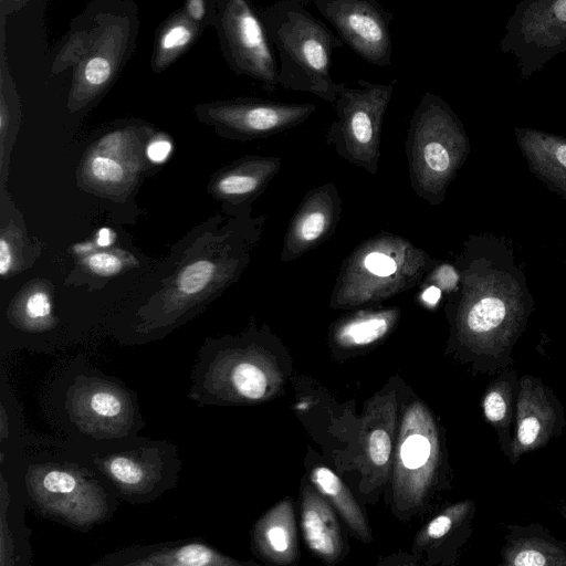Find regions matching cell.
Wrapping results in <instances>:
<instances>
[{"label":"cell","instance_id":"6da1fadb","mask_svg":"<svg viewBox=\"0 0 566 566\" xmlns=\"http://www.w3.org/2000/svg\"><path fill=\"white\" fill-rule=\"evenodd\" d=\"M311 0H277L258 13L279 59V86L335 102L342 84L332 56L344 42L308 10Z\"/></svg>","mask_w":566,"mask_h":566},{"label":"cell","instance_id":"7a4b0ae2","mask_svg":"<svg viewBox=\"0 0 566 566\" xmlns=\"http://www.w3.org/2000/svg\"><path fill=\"white\" fill-rule=\"evenodd\" d=\"M526 312L517 282L491 270L473 282L458 322L460 344L478 371L494 375L510 367Z\"/></svg>","mask_w":566,"mask_h":566},{"label":"cell","instance_id":"3957f363","mask_svg":"<svg viewBox=\"0 0 566 566\" xmlns=\"http://www.w3.org/2000/svg\"><path fill=\"white\" fill-rule=\"evenodd\" d=\"M441 462L437 423L419 401L403 413L397 444L394 494L401 510L417 507L423 501Z\"/></svg>","mask_w":566,"mask_h":566},{"label":"cell","instance_id":"277c9868","mask_svg":"<svg viewBox=\"0 0 566 566\" xmlns=\"http://www.w3.org/2000/svg\"><path fill=\"white\" fill-rule=\"evenodd\" d=\"M311 3L364 61L381 67L391 64L394 12L378 0H311Z\"/></svg>","mask_w":566,"mask_h":566},{"label":"cell","instance_id":"5b68a950","mask_svg":"<svg viewBox=\"0 0 566 566\" xmlns=\"http://www.w3.org/2000/svg\"><path fill=\"white\" fill-rule=\"evenodd\" d=\"M518 392L509 461L516 464L526 453L547 446L566 426L565 408L541 378L523 375Z\"/></svg>","mask_w":566,"mask_h":566},{"label":"cell","instance_id":"8992f818","mask_svg":"<svg viewBox=\"0 0 566 566\" xmlns=\"http://www.w3.org/2000/svg\"><path fill=\"white\" fill-rule=\"evenodd\" d=\"M223 27L235 66L269 92L279 86V63L263 22L248 0H229Z\"/></svg>","mask_w":566,"mask_h":566},{"label":"cell","instance_id":"52a82bcc","mask_svg":"<svg viewBox=\"0 0 566 566\" xmlns=\"http://www.w3.org/2000/svg\"><path fill=\"white\" fill-rule=\"evenodd\" d=\"M521 59L543 62L566 50V0H526L509 24L505 40Z\"/></svg>","mask_w":566,"mask_h":566},{"label":"cell","instance_id":"ba28073f","mask_svg":"<svg viewBox=\"0 0 566 566\" xmlns=\"http://www.w3.org/2000/svg\"><path fill=\"white\" fill-rule=\"evenodd\" d=\"M206 379L214 394L234 401H259L270 398L282 379L274 365L253 353H237L214 360Z\"/></svg>","mask_w":566,"mask_h":566},{"label":"cell","instance_id":"9c48e42d","mask_svg":"<svg viewBox=\"0 0 566 566\" xmlns=\"http://www.w3.org/2000/svg\"><path fill=\"white\" fill-rule=\"evenodd\" d=\"M500 552L502 566H566V543L539 523L506 524Z\"/></svg>","mask_w":566,"mask_h":566},{"label":"cell","instance_id":"30bf717a","mask_svg":"<svg viewBox=\"0 0 566 566\" xmlns=\"http://www.w3.org/2000/svg\"><path fill=\"white\" fill-rule=\"evenodd\" d=\"M33 480V489L38 501L63 514L72 521L88 520L95 516L91 507H95L96 496L91 485L77 479L73 473L51 469L40 471Z\"/></svg>","mask_w":566,"mask_h":566},{"label":"cell","instance_id":"8fae6325","mask_svg":"<svg viewBox=\"0 0 566 566\" xmlns=\"http://www.w3.org/2000/svg\"><path fill=\"white\" fill-rule=\"evenodd\" d=\"M301 526L308 548L325 562L334 563L343 552L336 517L321 493L306 485L303 490Z\"/></svg>","mask_w":566,"mask_h":566},{"label":"cell","instance_id":"7c38bea8","mask_svg":"<svg viewBox=\"0 0 566 566\" xmlns=\"http://www.w3.org/2000/svg\"><path fill=\"white\" fill-rule=\"evenodd\" d=\"M518 379L517 373L510 367L499 371L486 386L481 401L483 417L494 429L501 451L507 460L513 440Z\"/></svg>","mask_w":566,"mask_h":566},{"label":"cell","instance_id":"4fadbf2b","mask_svg":"<svg viewBox=\"0 0 566 566\" xmlns=\"http://www.w3.org/2000/svg\"><path fill=\"white\" fill-rule=\"evenodd\" d=\"M254 538L265 559L279 565L291 564L296 559V527L290 500L277 503L258 522Z\"/></svg>","mask_w":566,"mask_h":566},{"label":"cell","instance_id":"5bb4252c","mask_svg":"<svg viewBox=\"0 0 566 566\" xmlns=\"http://www.w3.org/2000/svg\"><path fill=\"white\" fill-rule=\"evenodd\" d=\"M521 150L530 167L566 192V139L533 129L517 133Z\"/></svg>","mask_w":566,"mask_h":566},{"label":"cell","instance_id":"9a60e30c","mask_svg":"<svg viewBox=\"0 0 566 566\" xmlns=\"http://www.w3.org/2000/svg\"><path fill=\"white\" fill-rule=\"evenodd\" d=\"M378 415V403H375L364 424L363 451L368 469L386 474L392 453L395 400L385 398L382 416Z\"/></svg>","mask_w":566,"mask_h":566},{"label":"cell","instance_id":"2e32d148","mask_svg":"<svg viewBox=\"0 0 566 566\" xmlns=\"http://www.w3.org/2000/svg\"><path fill=\"white\" fill-rule=\"evenodd\" d=\"M311 481L334 504L352 531L363 541H370V530L361 510L342 480L331 469L321 465L312 470Z\"/></svg>","mask_w":566,"mask_h":566},{"label":"cell","instance_id":"e0dca14e","mask_svg":"<svg viewBox=\"0 0 566 566\" xmlns=\"http://www.w3.org/2000/svg\"><path fill=\"white\" fill-rule=\"evenodd\" d=\"M392 315L377 313L363 315L344 323L336 332V342L347 348L368 346L389 331Z\"/></svg>","mask_w":566,"mask_h":566},{"label":"cell","instance_id":"ac0fdd59","mask_svg":"<svg viewBox=\"0 0 566 566\" xmlns=\"http://www.w3.org/2000/svg\"><path fill=\"white\" fill-rule=\"evenodd\" d=\"M474 512L475 504L471 500L451 504L424 526L417 537V544L427 545L438 542L452 532L469 526Z\"/></svg>","mask_w":566,"mask_h":566},{"label":"cell","instance_id":"d6986e66","mask_svg":"<svg viewBox=\"0 0 566 566\" xmlns=\"http://www.w3.org/2000/svg\"><path fill=\"white\" fill-rule=\"evenodd\" d=\"M142 565H177V566H206V565H237L238 563L219 555L213 549L199 543H190L167 552L156 553Z\"/></svg>","mask_w":566,"mask_h":566},{"label":"cell","instance_id":"ffe728a7","mask_svg":"<svg viewBox=\"0 0 566 566\" xmlns=\"http://www.w3.org/2000/svg\"><path fill=\"white\" fill-rule=\"evenodd\" d=\"M83 405L94 419L101 421L123 418L127 407L124 397L106 385L93 389Z\"/></svg>","mask_w":566,"mask_h":566},{"label":"cell","instance_id":"44dd1931","mask_svg":"<svg viewBox=\"0 0 566 566\" xmlns=\"http://www.w3.org/2000/svg\"><path fill=\"white\" fill-rule=\"evenodd\" d=\"M214 270V264L208 260H198L188 264L177 277L178 291L186 295L202 292L211 282Z\"/></svg>","mask_w":566,"mask_h":566},{"label":"cell","instance_id":"7402d4cb","mask_svg":"<svg viewBox=\"0 0 566 566\" xmlns=\"http://www.w3.org/2000/svg\"><path fill=\"white\" fill-rule=\"evenodd\" d=\"M107 471L116 482L129 488L143 485L147 478L139 462L124 455L113 458L107 464Z\"/></svg>","mask_w":566,"mask_h":566},{"label":"cell","instance_id":"603a6c76","mask_svg":"<svg viewBox=\"0 0 566 566\" xmlns=\"http://www.w3.org/2000/svg\"><path fill=\"white\" fill-rule=\"evenodd\" d=\"M90 171L94 179L107 184L120 182L125 176V170L117 160L103 155L91 159Z\"/></svg>","mask_w":566,"mask_h":566},{"label":"cell","instance_id":"cb8c5ba5","mask_svg":"<svg viewBox=\"0 0 566 566\" xmlns=\"http://www.w3.org/2000/svg\"><path fill=\"white\" fill-rule=\"evenodd\" d=\"M258 186V180L244 174H230L224 176L218 182V189L227 196H241L253 191Z\"/></svg>","mask_w":566,"mask_h":566},{"label":"cell","instance_id":"d4e9b609","mask_svg":"<svg viewBox=\"0 0 566 566\" xmlns=\"http://www.w3.org/2000/svg\"><path fill=\"white\" fill-rule=\"evenodd\" d=\"M87 265L94 273L103 276H109L119 272L123 263L115 254L99 252L92 254L87 259Z\"/></svg>","mask_w":566,"mask_h":566},{"label":"cell","instance_id":"484cf974","mask_svg":"<svg viewBox=\"0 0 566 566\" xmlns=\"http://www.w3.org/2000/svg\"><path fill=\"white\" fill-rule=\"evenodd\" d=\"M51 301L42 291L30 294L24 303V313L31 321H43L51 314Z\"/></svg>","mask_w":566,"mask_h":566},{"label":"cell","instance_id":"4316f807","mask_svg":"<svg viewBox=\"0 0 566 566\" xmlns=\"http://www.w3.org/2000/svg\"><path fill=\"white\" fill-rule=\"evenodd\" d=\"M326 224L325 216L322 212L308 213L300 224V235L303 241L316 240L324 231Z\"/></svg>","mask_w":566,"mask_h":566},{"label":"cell","instance_id":"83f0119b","mask_svg":"<svg viewBox=\"0 0 566 566\" xmlns=\"http://www.w3.org/2000/svg\"><path fill=\"white\" fill-rule=\"evenodd\" d=\"M365 265L369 272L378 276H389L396 271L395 261L379 252H373L365 259Z\"/></svg>","mask_w":566,"mask_h":566},{"label":"cell","instance_id":"f1b7e54d","mask_svg":"<svg viewBox=\"0 0 566 566\" xmlns=\"http://www.w3.org/2000/svg\"><path fill=\"white\" fill-rule=\"evenodd\" d=\"M111 75V65L103 57L91 59L85 67V77L93 85L105 83Z\"/></svg>","mask_w":566,"mask_h":566},{"label":"cell","instance_id":"f546056e","mask_svg":"<svg viewBox=\"0 0 566 566\" xmlns=\"http://www.w3.org/2000/svg\"><path fill=\"white\" fill-rule=\"evenodd\" d=\"M191 39V32L185 25L171 28L163 39V48L170 50L186 45Z\"/></svg>","mask_w":566,"mask_h":566},{"label":"cell","instance_id":"4dcf8cb0","mask_svg":"<svg viewBox=\"0 0 566 566\" xmlns=\"http://www.w3.org/2000/svg\"><path fill=\"white\" fill-rule=\"evenodd\" d=\"M171 151V144L165 139L151 142L147 147V156L154 163L165 161Z\"/></svg>","mask_w":566,"mask_h":566},{"label":"cell","instance_id":"1f68e13d","mask_svg":"<svg viewBox=\"0 0 566 566\" xmlns=\"http://www.w3.org/2000/svg\"><path fill=\"white\" fill-rule=\"evenodd\" d=\"M12 251L9 242L1 238L0 240V274L6 276L12 266Z\"/></svg>","mask_w":566,"mask_h":566},{"label":"cell","instance_id":"d6a6232c","mask_svg":"<svg viewBox=\"0 0 566 566\" xmlns=\"http://www.w3.org/2000/svg\"><path fill=\"white\" fill-rule=\"evenodd\" d=\"M188 12L196 20H201L205 14V0H189Z\"/></svg>","mask_w":566,"mask_h":566},{"label":"cell","instance_id":"836d02e7","mask_svg":"<svg viewBox=\"0 0 566 566\" xmlns=\"http://www.w3.org/2000/svg\"><path fill=\"white\" fill-rule=\"evenodd\" d=\"M440 294L441 292L438 287L430 286L422 293V298L428 304H436L440 298Z\"/></svg>","mask_w":566,"mask_h":566},{"label":"cell","instance_id":"e575fe53","mask_svg":"<svg viewBox=\"0 0 566 566\" xmlns=\"http://www.w3.org/2000/svg\"><path fill=\"white\" fill-rule=\"evenodd\" d=\"M111 241H112V234H111V231H109L108 229H102V230L98 232L97 243H98L101 247H106V245L111 244Z\"/></svg>","mask_w":566,"mask_h":566},{"label":"cell","instance_id":"d590c367","mask_svg":"<svg viewBox=\"0 0 566 566\" xmlns=\"http://www.w3.org/2000/svg\"><path fill=\"white\" fill-rule=\"evenodd\" d=\"M559 514L566 521V501H564L559 506Z\"/></svg>","mask_w":566,"mask_h":566}]
</instances>
